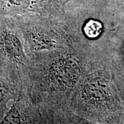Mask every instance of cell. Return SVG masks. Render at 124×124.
<instances>
[{"label":"cell","mask_w":124,"mask_h":124,"mask_svg":"<svg viewBox=\"0 0 124 124\" xmlns=\"http://www.w3.org/2000/svg\"><path fill=\"white\" fill-rule=\"evenodd\" d=\"M52 74L55 82L69 86L75 82L79 77L80 67L76 60L67 58L60 60L52 69Z\"/></svg>","instance_id":"6da1fadb"},{"label":"cell","mask_w":124,"mask_h":124,"mask_svg":"<svg viewBox=\"0 0 124 124\" xmlns=\"http://www.w3.org/2000/svg\"><path fill=\"white\" fill-rule=\"evenodd\" d=\"M102 29V25L98 21H90L85 27V33L90 38H95L99 35Z\"/></svg>","instance_id":"7a4b0ae2"},{"label":"cell","mask_w":124,"mask_h":124,"mask_svg":"<svg viewBox=\"0 0 124 124\" xmlns=\"http://www.w3.org/2000/svg\"><path fill=\"white\" fill-rule=\"evenodd\" d=\"M11 38L12 42H10V43H8V46L7 45L8 52L10 55L15 57V58L20 57V56L22 55L23 52L21 48L17 43V42L16 43L15 40H13L12 38Z\"/></svg>","instance_id":"3957f363"},{"label":"cell","mask_w":124,"mask_h":124,"mask_svg":"<svg viewBox=\"0 0 124 124\" xmlns=\"http://www.w3.org/2000/svg\"><path fill=\"white\" fill-rule=\"evenodd\" d=\"M80 124H95L92 123V122H91L87 121H86V120H84V121H83L82 122H81Z\"/></svg>","instance_id":"277c9868"}]
</instances>
